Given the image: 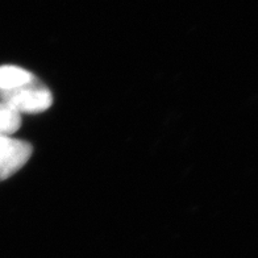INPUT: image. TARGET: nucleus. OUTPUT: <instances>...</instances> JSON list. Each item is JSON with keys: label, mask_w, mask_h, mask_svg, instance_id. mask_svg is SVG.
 I'll return each mask as SVG.
<instances>
[{"label": "nucleus", "mask_w": 258, "mask_h": 258, "mask_svg": "<svg viewBox=\"0 0 258 258\" xmlns=\"http://www.w3.org/2000/svg\"><path fill=\"white\" fill-rule=\"evenodd\" d=\"M0 102L20 113H41L53 104L50 90L38 78L10 91L0 92Z\"/></svg>", "instance_id": "1"}, {"label": "nucleus", "mask_w": 258, "mask_h": 258, "mask_svg": "<svg viewBox=\"0 0 258 258\" xmlns=\"http://www.w3.org/2000/svg\"><path fill=\"white\" fill-rule=\"evenodd\" d=\"M32 145L24 140L0 136V180L17 173L32 156Z\"/></svg>", "instance_id": "2"}, {"label": "nucleus", "mask_w": 258, "mask_h": 258, "mask_svg": "<svg viewBox=\"0 0 258 258\" xmlns=\"http://www.w3.org/2000/svg\"><path fill=\"white\" fill-rule=\"evenodd\" d=\"M36 78L32 73L14 64L0 66V92L10 91L23 85H27Z\"/></svg>", "instance_id": "3"}, {"label": "nucleus", "mask_w": 258, "mask_h": 258, "mask_svg": "<svg viewBox=\"0 0 258 258\" xmlns=\"http://www.w3.org/2000/svg\"><path fill=\"white\" fill-rule=\"evenodd\" d=\"M21 126V115L0 102V136H11Z\"/></svg>", "instance_id": "4"}]
</instances>
